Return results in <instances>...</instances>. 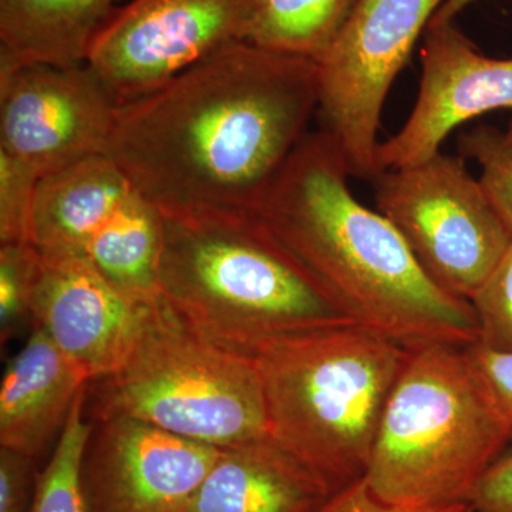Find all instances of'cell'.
Returning a JSON list of instances; mask_svg holds the SVG:
<instances>
[{
	"label": "cell",
	"instance_id": "obj_7",
	"mask_svg": "<svg viewBox=\"0 0 512 512\" xmlns=\"http://www.w3.org/2000/svg\"><path fill=\"white\" fill-rule=\"evenodd\" d=\"M376 208L392 222L424 274L470 302L512 239L466 158L440 153L382 171L372 181Z\"/></svg>",
	"mask_w": 512,
	"mask_h": 512
},
{
	"label": "cell",
	"instance_id": "obj_28",
	"mask_svg": "<svg viewBox=\"0 0 512 512\" xmlns=\"http://www.w3.org/2000/svg\"><path fill=\"white\" fill-rule=\"evenodd\" d=\"M467 504L473 512H512V451L485 471Z\"/></svg>",
	"mask_w": 512,
	"mask_h": 512
},
{
	"label": "cell",
	"instance_id": "obj_10",
	"mask_svg": "<svg viewBox=\"0 0 512 512\" xmlns=\"http://www.w3.org/2000/svg\"><path fill=\"white\" fill-rule=\"evenodd\" d=\"M119 103L89 64L0 72V151L37 177L109 153Z\"/></svg>",
	"mask_w": 512,
	"mask_h": 512
},
{
	"label": "cell",
	"instance_id": "obj_26",
	"mask_svg": "<svg viewBox=\"0 0 512 512\" xmlns=\"http://www.w3.org/2000/svg\"><path fill=\"white\" fill-rule=\"evenodd\" d=\"M37 476L36 460L0 447V512H30Z\"/></svg>",
	"mask_w": 512,
	"mask_h": 512
},
{
	"label": "cell",
	"instance_id": "obj_24",
	"mask_svg": "<svg viewBox=\"0 0 512 512\" xmlns=\"http://www.w3.org/2000/svg\"><path fill=\"white\" fill-rule=\"evenodd\" d=\"M40 178L0 151V245L33 244V208Z\"/></svg>",
	"mask_w": 512,
	"mask_h": 512
},
{
	"label": "cell",
	"instance_id": "obj_12",
	"mask_svg": "<svg viewBox=\"0 0 512 512\" xmlns=\"http://www.w3.org/2000/svg\"><path fill=\"white\" fill-rule=\"evenodd\" d=\"M419 94L403 127L379 144L386 170L423 163L461 124L495 110L512 111V59H493L450 23H430L421 47Z\"/></svg>",
	"mask_w": 512,
	"mask_h": 512
},
{
	"label": "cell",
	"instance_id": "obj_16",
	"mask_svg": "<svg viewBox=\"0 0 512 512\" xmlns=\"http://www.w3.org/2000/svg\"><path fill=\"white\" fill-rule=\"evenodd\" d=\"M136 194L113 158L93 156L40 178L32 241L43 254L84 255L111 215Z\"/></svg>",
	"mask_w": 512,
	"mask_h": 512
},
{
	"label": "cell",
	"instance_id": "obj_20",
	"mask_svg": "<svg viewBox=\"0 0 512 512\" xmlns=\"http://www.w3.org/2000/svg\"><path fill=\"white\" fill-rule=\"evenodd\" d=\"M87 390L74 403L49 463L37 476L30 512H87L82 466L93 429V421L86 420Z\"/></svg>",
	"mask_w": 512,
	"mask_h": 512
},
{
	"label": "cell",
	"instance_id": "obj_4",
	"mask_svg": "<svg viewBox=\"0 0 512 512\" xmlns=\"http://www.w3.org/2000/svg\"><path fill=\"white\" fill-rule=\"evenodd\" d=\"M409 350L359 323L284 336L251 353L269 434L333 488L365 478Z\"/></svg>",
	"mask_w": 512,
	"mask_h": 512
},
{
	"label": "cell",
	"instance_id": "obj_6",
	"mask_svg": "<svg viewBox=\"0 0 512 512\" xmlns=\"http://www.w3.org/2000/svg\"><path fill=\"white\" fill-rule=\"evenodd\" d=\"M89 390L93 419L130 417L217 448L271 436L252 357L202 336L163 296L148 308L126 363Z\"/></svg>",
	"mask_w": 512,
	"mask_h": 512
},
{
	"label": "cell",
	"instance_id": "obj_18",
	"mask_svg": "<svg viewBox=\"0 0 512 512\" xmlns=\"http://www.w3.org/2000/svg\"><path fill=\"white\" fill-rule=\"evenodd\" d=\"M161 254L160 210L137 192L101 225L84 252L110 285L141 306L161 299Z\"/></svg>",
	"mask_w": 512,
	"mask_h": 512
},
{
	"label": "cell",
	"instance_id": "obj_3",
	"mask_svg": "<svg viewBox=\"0 0 512 512\" xmlns=\"http://www.w3.org/2000/svg\"><path fill=\"white\" fill-rule=\"evenodd\" d=\"M158 210L161 296L222 348L248 356L284 336L355 323L255 212Z\"/></svg>",
	"mask_w": 512,
	"mask_h": 512
},
{
	"label": "cell",
	"instance_id": "obj_15",
	"mask_svg": "<svg viewBox=\"0 0 512 512\" xmlns=\"http://www.w3.org/2000/svg\"><path fill=\"white\" fill-rule=\"evenodd\" d=\"M335 493L268 436L224 448L187 512H315Z\"/></svg>",
	"mask_w": 512,
	"mask_h": 512
},
{
	"label": "cell",
	"instance_id": "obj_27",
	"mask_svg": "<svg viewBox=\"0 0 512 512\" xmlns=\"http://www.w3.org/2000/svg\"><path fill=\"white\" fill-rule=\"evenodd\" d=\"M315 512H473L468 504L447 507H406L384 503L367 487L365 478L336 491Z\"/></svg>",
	"mask_w": 512,
	"mask_h": 512
},
{
	"label": "cell",
	"instance_id": "obj_29",
	"mask_svg": "<svg viewBox=\"0 0 512 512\" xmlns=\"http://www.w3.org/2000/svg\"><path fill=\"white\" fill-rule=\"evenodd\" d=\"M473 2H476V0H446V2L441 5V8L437 10L436 15H434L430 23L454 22V18H456L458 13L463 12V10Z\"/></svg>",
	"mask_w": 512,
	"mask_h": 512
},
{
	"label": "cell",
	"instance_id": "obj_1",
	"mask_svg": "<svg viewBox=\"0 0 512 512\" xmlns=\"http://www.w3.org/2000/svg\"><path fill=\"white\" fill-rule=\"evenodd\" d=\"M318 111L315 60L242 40L120 106L107 156L157 208L254 211Z\"/></svg>",
	"mask_w": 512,
	"mask_h": 512
},
{
	"label": "cell",
	"instance_id": "obj_17",
	"mask_svg": "<svg viewBox=\"0 0 512 512\" xmlns=\"http://www.w3.org/2000/svg\"><path fill=\"white\" fill-rule=\"evenodd\" d=\"M128 0H0V72L87 64L94 42Z\"/></svg>",
	"mask_w": 512,
	"mask_h": 512
},
{
	"label": "cell",
	"instance_id": "obj_19",
	"mask_svg": "<svg viewBox=\"0 0 512 512\" xmlns=\"http://www.w3.org/2000/svg\"><path fill=\"white\" fill-rule=\"evenodd\" d=\"M356 0H249L245 40L284 55L318 60Z\"/></svg>",
	"mask_w": 512,
	"mask_h": 512
},
{
	"label": "cell",
	"instance_id": "obj_5",
	"mask_svg": "<svg viewBox=\"0 0 512 512\" xmlns=\"http://www.w3.org/2000/svg\"><path fill=\"white\" fill-rule=\"evenodd\" d=\"M510 443L466 348L421 346L409 350L384 407L365 481L384 503L467 504Z\"/></svg>",
	"mask_w": 512,
	"mask_h": 512
},
{
	"label": "cell",
	"instance_id": "obj_25",
	"mask_svg": "<svg viewBox=\"0 0 512 512\" xmlns=\"http://www.w3.org/2000/svg\"><path fill=\"white\" fill-rule=\"evenodd\" d=\"M466 352L478 380L512 437V353L495 352L480 343L468 346Z\"/></svg>",
	"mask_w": 512,
	"mask_h": 512
},
{
	"label": "cell",
	"instance_id": "obj_14",
	"mask_svg": "<svg viewBox=\"0 0 512 512\" xmlns=\"http://www.w3.org/2000/svg\"><path fill=\"white\" fill-rule=\"evenodd\" d=\"M89 377L35 328L12 357L0 384V447L33 460L59 439Z\"/></svg>",
	"mask_w": 512,
	"mask_h": 512
},
{
	"label": "cell",
	"instance_id": "obj_11",
	"mask_svg": "<svg viewBox=\"0 0 512 512\" xmlns=\"http://www.w3.org/2000/svg\"><path fill=\"white\" fill-rule=\"evenodd\" d=\"M84 451L87 512H187L224 448L130 419H93Z\"/></svg>",
	"mask_w": 512,
	"mask_h": 512
},
{
	"label": "cell",
	"instance_id": "obj_13",
	"mask_svg": "<svg viewBox=\"0 0 512 512\" xmlns=\"http://www.w3.org/2000/svg\"><path fill=\"white\" fill-rule=\"evenodd\" d=\"M150 306L117 291L86 255L40 252L32 298L35 328L46 332L90 383L126 363Z\"/></svg>",
	"mask_w": 512,
	"mask_h": 512
},
{
	"label": "cell",
	"instance_id": "obj_9",
	"mask_svg": "<svg viewBox=\"0 0 512 512\" xmlns=\"http://www.w3.org/2000/svg\"><path fill=\"white\" fill-rule=\"evenodd\" d=\"M248 16L249 0H128L97 37L87 64L124 106L245 40Z\"/></svg>",
	"mask_w": 512,
	"mask_h": 512
},
{
	"label": "cell",
	"instance_id": "obj_2",
	"mask_svg": "<svg viewBox=\"0 0 512 512\" xmlns=\"http://www.w3.org/2000/svg\"><path fill=\"white\" fill-rule=\"evenodd\" d=\"M325 128L309 131L254 211L350 319L407 349L478 342L473 306L424 274L392 222L350 190Z\"/></svg>",
	"mask_w": 512,
	"mask_h": 512
},
{
	"label": "cell",
	"instance_id": "obj_23",
	"mask_svg": "<svg viewBox=\"0 0 512 512\" xmlns=\"http://www.w3.org/2000/svg\"><path fill=\"white\" fill-rule=\"evenodd\" d=\"M470 303L476 313L477 343L495 352L512 353V242Z\"/></svg>",
	"mask_w": 512,
	"mask_h": 512
},
{
	"label": "cell",
	"instance_id": "obj_8",
	"mask_svg": "<svg viewBox=\"0 0 512 512\" xmlns=\"http://www.w3.org/2000/svg\"><path fill=\"white\" fill-rule=\"evenodd\" d=\"M446 0H356L316 60L323 128L338 141L349 173L380 174L377 140L384 103L421 33Z\"/></svg>",
	"mask_w": 512,
	"mask_h": 512
},
{
	"label": "cell",
	"instance_id": "obj_21",
	"mask_svg": "<svg viewBox=\"0 0 512 512\" xmlns=\"http://www.w3.org/2000/svg\"><path fill=\"white\" fill-rule=\"evenodd\" d=\"M458 151L480 165L478 183L512 239V128L474 127L458 138Z\"/></svg>",
	"mask_w": 512,
	"mask_h": 512
},
{
	"label": "cell",
	"instance_id": "obj_22",
	"mask_svg": "<svg viewBox=\"0 0 512 512\" xmlns=\"http://www.w3.org/2000/svg\"><path fill=\"white\" fill-rule=\"evenodd\" d=\"M40 268L33 244L0 245V333L2 342L32 319V298Z\"/></svg>",
	"mask_w": 512,
	"mask_h": 512
}]
</instances>
